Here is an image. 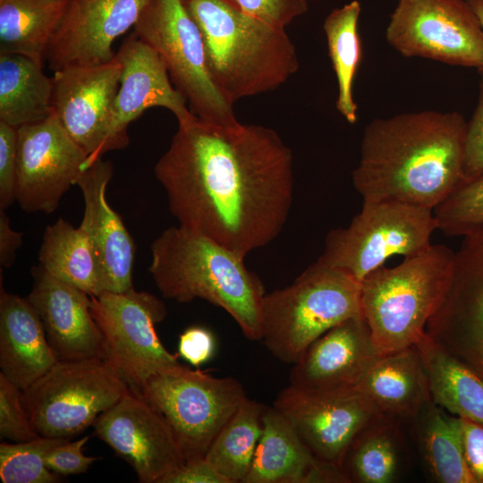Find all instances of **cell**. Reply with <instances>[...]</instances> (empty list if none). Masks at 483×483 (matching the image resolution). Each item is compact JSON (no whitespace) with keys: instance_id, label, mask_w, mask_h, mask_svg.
<instances>
[{"instance_id":"cell-1","label":"cell","mask_w":483,"mask_h":483,"mask_svg":"<svg viewBox=\"0 0 483 483\" xmlns=\"http://www.w3.org/2000/svg\"><path fill=\"white\" fill-rule=\"evenodd\" d=\"M178 124L154 174L179 225L243 258L271 242L292 203L291 148L263 125Z\"/></svg>"},{"instance_id":"cell-2","label":"cell","mask_w":483,"mask_h":483,"mask_svg":"<svg viewBox=\"0 0 483 483\" xmlns=\"http://www.w3.org/2000/svg\"><path fill=\"white\" fill-rule=\"evenodd\" d=\"M467 123L458 112L425 110L369 123L352 183L363 201L434 209L463 181Z\"/></svg>"},{"instance_id":"cell-3","label":"cell","mask_w":483,"mask_h":483,"mask_svg":"<svg viewBox=\"0 0 483 483\" xmlns=\"http://www.w3.org/2000/svg\"><path fill=\"white\" fill-rule=\"evenodd\" d=\"M148 267L162 295L177 302L205 300L225 310L250 340H261L260 279L244 258L181 225L164 230L151 243Z\"/></svg>"},{"instance_id":"cell-4","label":"cell","mask_w":483,"mask_h":483,"mask_svg":"<svg viewBox=\"0 0 483 483\" xmlns=\"http://www.w3.org/2000/svg\"><path fill=\"white\" fill-rule=\"evenodd\" d=\"M200 30L210 75L225 98L276 89L299 70L295 47L285 32L224 0H182Z\"/></svg>"},{"instance_id":"cell-5","label":"cell","mask_w":483,"mask_h":483,"mask_svg":"<svg viewBox=\"0 0 483 483\" xmlns=\"http://www.w3.org/2000/svg\"><path fill=\"white\" fill-rule=\"evenodd\" d=\"M455 252L442 244L394 267L382 266L360 282L361 314L379 356L413 346L425 334L452 278Z\"/></svg>"},{"instance_id":"cell-6","label":"cell","mask_w":483,"mask_h":483,"mask_svg":"<svg viewBox=\"0 0 483 483\" xmlns=\"http://www.w3.org/2000/svg\"><path fill=\"white\" fill-rule=\"evenodd\" d=\"M359 316L360 283L317 260L292 284L264 294L261 341L276 359L293 365L323 334Z\"/></svg>"},{"instance_id":"cell-7","label":"cell","mask_w":483,"mask_h":483,"mask_svg":"<svg viewBox=\"0 0 483 483\" xmlns=\"http://www.w3.org/2000/svg\"><path fill=\"white\" fill-rule=\"evenodd\" d=\"M435 230L432 209L399 201H363L347 227L327 233L318 260L360 283L390 257L409 258L427 250Z\"/></svg>"},{"instance_id":"cell-8","label":"cell","mask_w":483,"mask_h":483,"mask_svg":"<svg viewBox=\"0 0 483 483\" xmlns=\"http://www.w3.org/2000/svg\"><path fill=\"white\" fill-rule=\"evenodd\" d=\"M139 394L165 419L185 462L205 457L248 398L236 378L216 377L185 366L150 377Z\"/></svg>"},{"instance_id":"cell-9","label":"cell","mask_w":483,"mask_h":483,"mask_svg":"<svg viewBox=\"0 0 483 483\" xmlns=\"http://www.w3.org/2000/svg\"><path fill=\"white\" fill-rule=\"evenodd\" d=\"M129 390L105 360L87 359L57 360L23 392L39 436L71 438L93 426Z\"/></svg>"},{"instance_id":"cell-10","label":"cell","mask_w":483,"mask_h":483,"mask_svg":"<svg viewBox=\"0 0 483 483\" xmlns=\"http://www.w3.org/2000/svg\"><path fill=\"white\" fill-rule=\"evenodd\" d=\"M133 32L162 57L194 115L222 125L239 123L210 75L200 30L182 0H149Z\"/></svg>"},{"instance_id":"cell-11","label":"cell","mask_w":483,"mask_h":483,"mask_svg":"<svg viewBox=\"0 0 483 483\" xmlns=\"http://www.w3.org/2000/svg\"><path fill=\"white\" fill-rule=\"evenodd\" d=\"M90 311L103 340L105 360L140 393L147 380L183 365L160 342L155 326L167 309L157 296L133 288L124 292H103L90 296Z\"/></svg>"},{"instance_id":"cell-12","label":"cell","mask_w":483,"mask_h":483,"mask_svg":"<svg viewBox=\"0 0 483 483\" xmlns=\"http://www.w3.org/2000/svg\"><path fill=\"white\" fill-rule=\"evenodd\" d=\"M386 38L406 57L483 67V29L466 0H398Z\"/></svg>"},{"instance_id":"cell-13","label":"cell","mask_w":483,"mask_h":483,"mask_svg":"<svg viewBox=\"0 0 483 483\" xmlns=\"http://www.w3.org/2000/svg\"><path fill=\"white\" fill-rule=\"evenodd\" d=\"M87 160L54 110L19 127L15 201L27 213L54 212L87 169Z\"/></svg>"},{"instance_id":"cell-14","label":"cell","mask_w":483,"mask_h":483,"mask_svg":"<svg viewBox=\"0 0 483 483\" xmlns=\"http://www.w3.org/2000/svg\"><path fill=\"white\" fill-rule=\"evenodd\" d=\"M273 406L317 459L340 469L353 437L381 413L358 386L317 390L289 384Z\"/></svg>"},{"instance_id":"cell-15","label":"cell","mask_w":483,"mask_h":483,"mask_svg":"<svg viewBox=\"0 0 483 483\" xmlns=\"http://www.w3.org/2000/svg\"><path fill=\"white\" fill-rule=\"evenodd\" d=\"M426 332L483 378V225L462 236L449 287Z\"/></svg>"},{"instance_id":"cell-16","label":"cell","mask_w":483,"mask_h":483,"mask_svg":"<svg viewBox=\"0 0 483 483\" xmlns=\"http://www.w3.org/2000/svg\"><path fill=\"white\" fill-rule=\"evenodd\" d=\"M93 428L133 468L140 482L164 483L185 462L165 419L131 388L97 417Z\"/></svg>"},{"instance_id":"cell-17","label":"cell","mask_w":483,"mask_h":483,"mask_svg":"<svg viewBox=\"0 0 483 483\" xmlns=\"http://www.w3.org/2000/svg\"><path fill=\"white\" fill-rule=\"evenodd\" d=\"M123 65L67 66L54 72L52 108L88 157L86 166L113 150L109 129Z\"/></svg>"},{"instance_id":"cell-18","label":"cell","mask_w":483,"mask_h":483,"mask_svg":"<svg viewBox=\"0 0 483 483\" xmlns=\"http://www.w3.org/2000/svg\"><path fill=\"white\" fill-rule=\"evenodd\" d=\"M149 0H70L48 45L54 72L108 63L116 38L134 27Z\"/></svg>"},{"instance_id":"cell-19","label":"cell","mask_w":483,"mask_h":483,"mask_svg":"<svg viewBox=\"0 0 483 483\" xmlns=\"http://www.w3.org/2000/svg\"><path fill=\"white\" fill-rule=\"evenodd\" d=\"M116 57L123 71L109 129L113 150L128 145L129 124L148 108H166L178 123L195 116L187 106V99L172 85L162 57L135 32L125 39Z\"/></svg>"},{"instance_id":"cell-20","label":"cell","mask_w":483,"mask_h":483,"mask_svg":"<svg viewBox=\"0 0 483 483\" xmlns=\"http://www.w3.org/2000/svg\"><path fill=\"white\" fill-rule=\"evenodd\" d=\"M31 274L32 288L27 299L57 360H103L102 335L90 311V296L50 275L39 265L32 267Z\"/></svg>"},{"instance_id":"cell-21","label":"cell","mask_w":483,"mask_h":483,"mask_svg":"<svg viewBox=\"0 0 483 483\" xmlns=\"http://www.w3.org/2000/svg\"><path fill=\"white\" fill-rule=\"evenodd\" d=\"M113 164L97 159L80 176L84 211L80 227L88 235L97 258L105 292H124L131 288L136 246L120 216L109 205L106 188Z\"/></svg>"},{"instance_id":"cell-22","label":"cell","mask_w":483,"mask_h":483,"mask_svg":"<svg viewBox=\"0 0 483 483\" xmlns=\"http://www.w3.org/2000/svg\"><path fill=\"white\" fill-rule=\"evenodd\" d=\"M378 356L364 318H351L308 347L292 365L289 383L317 390L357 386Z\"/></svg>"},{"instance_id":"cell-23","label":"cell","mask_w":483,"mask_h":483,"mask_svg":"<svg viewBox=\"0 0 483 483\" xmlns=\"http://www.w3.org/2000/svg\"><path fill=\"white\" fill-rule=\"evenodd\" d=\"M243 483H348L343 470L317 459L292 426L267 407L263 429Z\"/></svg>"},{"instance_id":"cell-24","label":"cell","mask_w":483,"mask_h":483,"mask_svg":"<svg viewBox=\"0 0 483 483\" xmlns=\"http://www.w3.org/2000/svg\"><path fill=\"white\" fill-rule=\"evenodd\" d=\"M57 360L42 322L27 297L7 292L1 284V373L25 390Z\"/></svg>"},{"instance_id":"cell-25","label":"cell","mask_w":483,"mask_h":483,"mask_svg":"<svg viewBox=\"0 0 483 483\" xmlns=\"http://www.w3.org/2000/svg\"><path fill=\"white\" fill-rule=\"evenodd\" d=\"M357 386L381 413L401 420L412 419L430 398L415 345L378 356Z\"/></svg>"},{"instance_id":"cell-26","label":"cell","mask_w":483,"mask_h":483,"mask_svg":"<svg viewBox=\"0 0 483 483\" xmlns=\"http://www.w3.org/2000/svg\"><path fill=\"white\" fill-rule=\"evenodd\" d=\"M402 420L378 413L353 437L341 463L348 483H393L407 464Z\"/></svg>"},{"instance_id":"cell-27","label":"cell","mask_w":483,"mask_h":483,"mask_svg":"<svg viewBox=\"0 0 483 483\" xmlns=\"http://www.w3.org/2000/svg\"><path fill=\"white\" fill-rule=\"evenodd\" d=\"M432 401L452 415L483 426V378L426 334L414 344Z\"/></svg>"},{"instance_id":"cell-28","label":"cell","mask_w":483,"mask_h":483,"mask_svg":"<svg viewBox=\"0 0 483 483\" xmlns=\"http://www.w3.org/2000/svg\"><path fill=\"white\" fill-rule=\"evenodd\" d=\"M410 421L416 446L430 476L439 483H475L468 467L459 419L431 399Z\"/></svg>"},{"instance_id":"cell-29","label":"cell","mask_w":483,"mask_h":483,"mask_svg":"<svg viewBox=\"0 0 483 483\" xmlns=\"http://www.w3.org/2000/svg\"><path fill=\"white\" fill-rule=\"evenodd\" d=\"M38 262L50 275L89 296L105 292L102 272L88 235L63 217L46 227Z\"/></svg>"},{"instance_id":"cell-30","label":"cell","mask_w":483,"mask_h":483,"mask_svg":"<svg viewBox=\"0 0 483 483\" xmlns=\"http://www.w3.org/2000/svg\"><path fill=\"white\" fill-rule=\"evenodd\" d=\"M53 80L31 58L0 53V122L19 128L53 111Z\"/></svg>"},{"instance_id":"cell-31","label":"cell","mask_w":483,"mask_h":483,"mask_svg":"<svg viewBox=\"0 0 483 483\" xmlns=\"http://www.w3.org/2000/svg\"><path fill=\"white\" fill-rule=\"evenodd\" d=\"M70 0H0V53L26 55L43 65Z\"/></svg>"},{"instance_id":"cell-32","label":"cell","mask_w":483,"mask_h":483,"mask_svg":"<svg viewBox=\"0 0 483 483\" xmlns=\"http://www.w3.org/2000/svg\"><path fill=\"white\" fill-rule=\"evenodd\" d=\"M266 408L247 398L215 437L205 455L229 483H243L251 467Z\"/></svg>"},{"instance_id":"cell-33","label":"cell","mask_w":483,"mask_h":483,"mask_svg":"<svg viewBox=\"0 0 483 483\" xmlns=\"http://www.w3.org/2000/svg\"><path fill=\"white\" fill-rule=\"evenodd\" d=\"M360 4L353 0L334 9L325 19L329 57L336 75L338 96L336 108L350 123L358 119V106L353 99L352 85L361 57L358 31Z\"/></svg>"},{"instance_id":"cell-34","label":"cell","mask_w":483,"mask_h":483,"mask_svg":"<svg viewBox=\"0 0 483 483\" xmlns=\"http://www.w3.org/2000/svg\"><path fill=\"white\" fill-rule=\"evenodd\" d=\"M70 438L39 436L30 441L0 445V479L3 483H55L58 474L45 462L47 453Z\"/></svg>"},{"instance_id":"cell-35","label":"cell","mask_w":483,"mask_h":483,"mask_svg":"<svg viewBox=\"0 0 483 483\" xmlns=\"http://www.w3.org/2000/svg\"><path fill=\"white\" fill-rule=\"evenodd\" d=\"M433 213L447 236H464L483 225V175L461 182Z\"/></svg>"},{"instance_id":"cell-36","label":"cell","mask_w":483,"mask_h":483,"mask_svg":"<svg viewBox=\"0 0 483 483\" xmlns=\"http://www.w3.org/2000/svg\"><path fill=\"white\" fill-rule=\"evenodd\" d=\"M0 436L13 442L39 436L25 404L24 392L0 372Z\"/></svg>"},{"instance_id":"cell-37","label":"cell","mask_w":483,"mask_h":483,"mask_svg":"<svg viewBox=\"0 0 483 483\" xmlns=\"http://www.w3.org/2000/svg\"><path fill=\"white\" fill-rule=\"evenodd\" d=\"M237 10L275 28L285 29L307 13L308 0H224Z\"/></svg>"},{"instance_id":"cell-38","label":"cell","mask_w":483,"mask_h":483,"mask_svg":"<svg viewBox=\"0 0 483 483\" xmlns=\"http://www.w3.org/2000/svg\"><path fill=\"white\" fill-rule=\"evenodd\" d=\"M17 130L0 122V209L3 210L15 201Z\"/></svg>"},{"instance_id":"cell-39","label":"cell","mask_w":483,"mask_h":483,"mask_svg":"<svg viewBox=\"0 0 483 483\" xmlns=\"http://www.w3.org/2000/svg\"><path fill=\"white\" fill-rule=\"evenodd\" d=\"M481 175H483V80L480 83L477 106L471 119L467 123L462 182H469Z\"/></svg>"},{"instance_id":"cell-40","label":"cell","mask_w":483,"mask_h":483,"mask_svg":"<svg viewBox=\"0 0 483 483\" xmlns=\"http://www.w3.org/2000/svg\"><path fill=\"white\" fill-rule=\"evenodd\" d=\"M89 440L85 436L78 440H70L54 447L47 455L45 462L53 472L63 475L85 473L98 458L83 453V446Z\"/></svg>"},{"instance_id":"cell-41","label":"cell","mask_w":483,"mask_h":483,"mask_svg":"<svg viewBox=\"0 0 483 483\" xmlns=\"http://www.w3.org/2000/svg\"><path fill=\"white\" fill-rule=\"evenodd\" d=\"M215 347V337L208 329L191 326L179 337L178 354L190 364L199 367L212 358Z\"/></svg>"},{"instance_id":"cell-42","label":"cell","mask_w":483,"mask_h":483,"mask_svg":"<svg viewBox=\"0 0 483 483\" xmlns=\"http://www.w3.org/2000/svg\"><path fill=\"white\" fill-rule=\"evenodd\" d=\"M458 419L468 467L475 483H483V426Z\"/></svg>"},{"instance_id":"cell-43","label":"cell","mask_w":483,"mask_h":483,"mask_svg":"<svg viewBox=\"0 0 483 483\" xmlns=\"http://www.w3.org/2000/svg\"><path fill=\"white\" fill-rule=\"evenodd\" d=\"M164 483H229L205 458L185 462Z\"/></svg>"},{"instance_id":"cell-44","label":"cell","mask_w":483,"mask_h":483,"mask_svg":"<svg viewBox=\"0 0 483 483\" xmlns=\"http://www.w3.org/2000/svg\"><path fill=\"white\" fill-rule=\"evenodd\" d=\"M22 243V233L13 229L5 210L0 209V265L10 267L15 261L16 252Z\"/></svg>"},{"instance_id":"cell-45","label":"cell","mask_w":483,"mask_h":483,"mask_svg":"<svg viewBox=\"0 0 483 483\" xmlns=\"http://www.w3.org/2000/svg\"><path fill=\"white\" fill-rule=\"evenodd\" d=\"M475 13L477 14L478 18L480 21L482 29H483V0H466ZM483 75V67L479 71Z\"/></svg>"}]
</instances>
